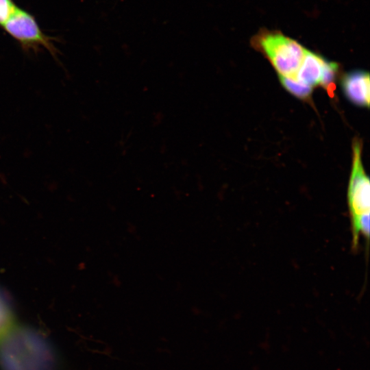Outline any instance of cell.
<instances>
[{
    "label": "cell",
    "instance_id": "6da1fadb",
    "mask_svg": "<svg viewBox=\"0 0 370 370\" xmlns=\"http://www.w3.org/2000/svg\"><path fill=\"white\" fill-rule=\"evenodd\" d=\"M370 185L361 161V147L354 145L353 168L348 186L347 199L352 231V247H358L361 236L369 242L370 214Z\"/></svg>",
    "mask_w": 370,
    "mask_h": 370
},
{
    "label": "cell",
    "instance_id": "7a4b0ae2",
    "mask_svg": "<svg viewBox=\"0 0 370 370\" xmlns=\"http://www.w3.org/2000/svg\"><path fill=\"white\" fill-rule=\"evenodd\" d=\"M280 75L295 78L306 50L297 41L277 32H265L256 38Z\"/></svg>",
    "mask_w": 370,
    "mask_h": 370
},
{
    "label": "cell",
    "instance_id": "3957f363",
    "mask_svg": "<svg viewBox=\"0 0 370 370\" xmlns=\"http://www.w3.org/2000/svg\"><path fill=\"white\" fill-rule=\"evenodd\" d=\"M2 27L25 48L42 46L51 53L55 51L49 38L41 31L35 18L18 7H16Z\"/></svg>",
    "mask_w": 370,
    "mask_h": 370
},
{
    "label": "cell",
    "instance_id": "277c9868",
    "mask_svg": "<svg viewBox=\"0 0 370 370\" xmlns=\"http://www.w3.org/2000/svg\"><path fill=\"white\" fill-rule=\"evenodd\" d=\"M343 88L348 99L355 104L369 106V75L362 71L347 73L343 79Z\"/></svg>",
    "mask_w": 370,
    "mask_h": 370
},
{
    "label": "cell",
    "instance_id": "5b68a950",
    "mask_svg": "<svg viewBox=\"0 0 370 370\" xmlns=\"http://www.w3.org/2000/svg\"><path fill=\"white\" fill-rule=\"evenodd\" d=\"M323 62L320 56L306 50L295 79L310 87L319 84Z\"/></svg>",
    "mask_w": 370,
    "mask_h": 370
},
{
    "label": "cell",
    "instance_id": "8992f818",
    "mask_svg": "<svg viewBox=\"0 0 370 370\" xmlns=\"http://www.w3.org/2000/svg\"><path fill=\"white\" fill-rule=\"evenodd\" d=\"M14 317L8 300L0 291V340L13 328Z\"/></svg>",
    "mask_w": 370,
    "mask_h": 370
},
{
    "label": "cell",
    "instance_id": "52a82bcc",
    "mask_svg": "<svg viewBox=\"0 0 370 370\" xmlns=\"http://www.w3.org/2000/svg\"><path fill=\"white\" fill-rule=\"evenodd\" d=\"M280 79L286 90L299 98H308L312 92V87L304 84L295 79L280 75Z\"/></svg>",
    "mask_w": 370,
    "mask_h": 370
},
{
    "label": "cell",
    "instance_id": "ba28073f",
    "mask_svg": "<svg viewBox=\"0 0 370 370\" xmlns=\"http://www.w3.org/2000/svg\"><path fill=\"white\" fill-rule=\"evenodd\" d=\"M337 69L338 65L336 63L324 60L319 84H321L325 88H328L332 85Z\"/></svg>",
    "mask_w": 370,
    "mask_h": 370
},
{
    "label": "cell",
    "instance_id": "9c48e42d",
    "mask_svg": "<svg viewBox=\"0 0 370 370\" xmlns=\"http://www.w3.org/2000/svg\"><path fill=\"white\" fill-rule=\"evenodd\" d=\"M16 7L12 0H0V26H3Z\"/></svg>",
    "mask_w": 370,
    "mask_h": 370
}]
</instances>
